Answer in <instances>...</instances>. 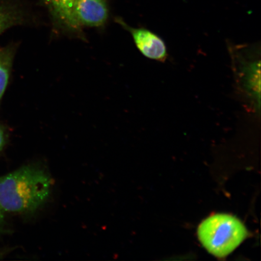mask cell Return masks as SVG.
Returning <instances> with one entry per match:
<instances>
[{
	"label": "cell",
	"mask_w": 261,
	"mask_h": 261,
	"mask_svg": "<svg viewBox=\"0 0 261 261\" xmlns=\"http://www.w3.org/2000/svg\"><path fill=\"white\" fill-rule=\"evenodd\" d=\"M51 187L50 176L41 166H22L0 177V205L8 213H34L47 201Z\"/></svg>",
	"instance_id": "1"
},
{
	"label": "cell",
	"mask_w": 261,
	"mask_h": 261,
	"mask_svg": "<svg viewBox=\"0 0 261 261\" xmlns=\"http://www.w3.org/2000/svg\"><path fill=\"white\" fill-rule=\"evenodd\" d=\"M198 236L208 252L223 258L243 242L247 230L238 218L230 215L216 214L202 222L198 228Z\"/></svg>",
	"instance_id": "2"
},
{
	"label": "cell",
	"mask_w": 261,
	"mask_h": 261,
	"mask_svg": "<svg viewBox=\"0 0 261 261\" xmlns=\"http://www.w3.org/2000/svg\"><path fill=\"white\" fill-rule=\"evenodd\" d=\"M240 54L233 57L237 81L244 95L252 103L254 110L260 109V60L252 54Z\"/></svg>",
	"instance_id": "3"
},
{
	"label": "cell",
	"mask_w": 261,
	"mask_h": 261,
	"mask_svg": "<svg viewBox=\"0 0 261 261\" xmlns=\"http://www.w3.org/2000/svg\"><path fill=\"white\" fill-rule=\"evenodd\" d=\"M117 22L132 34L136 47L141 54L151 60L164 62L168 57L167 48L164 41L158 35L145 28H134L121 19Z\"/></svg>",
	"instance_id": "4"
},
{
	"label": "cell",
	"mask_w": 261,
	"mask_h": 261,
	"mask_svg": "<svg viewBox=\"0 0 261 261\" xmlns=\"http://www.w3.org/2000/svg\"><path fill=\"white\" fill-rule=\"evenodd\" d=\"M109 14L106 0H76L74 17L77 32L86 27H100L106 24Z\"/></svg>",
	"instance_id": "5"
},
{
	"label": "cell",
	"mask_w": 261,
	"mask_h": 261,
	"mask_svg": "<svg viewBox=\"0 0 261 261\" xmlns=\"http://www.w3.org/2000/svg\"><path fill=\"white\" fill-rule=\"evenodd\" d=\"M52 19L59 27L77 32L74 17L76 0H44Z\"/></svg>",
	"instance_id": "6"
},
{
	"label": "cell",
	"mask_w": 261,
	"mask_h": 261,
	"mask_svg": "<svg viewBox=\"0 0 261 261\" xmlns=\"http://www.w3.org/2000/svg\"><path fill=\"white\" fill-rule=\"evenodd\" d=\"M24 9L15 1L0 2V35L15 25L23 23Z\"/></svg>",
	"instance_id": "7"
},
{
	"label": "cell",
	"mask_w": 261,
	"mask_h": 261,
	"mask_svg": "<svg viewBox=\"0 0 261 261\" xmlns=\"http://www.w3.org/2000/svg\"><path fill=\"white\" fill-rule=\"evenodd\" d=\"M12 59V53L11 50L0 54V99L8 86Z\"/></svg>",
	"instance_id": "8"
},
{
	"label": "cell",
	"mask_w": 261,
	"mask_h": 261,
	"mask_svg": "<svg viewBox=\"0 0 261 261\" xmlns=\"http://www.w3.org/2000/svg\"><path fill=\"white\" fill-rule=\"evenodd\" d=\"M5 142V133L2 127L0 126V151H2Z\"/></svg>",
	"instance_id": "9"
},
{
	"label": "cell",
	"mask_w": 261,
	"mask_h": 261,
	"mask_svg": "<svg viewBox=\"0 0 261 261\" xmlns=\"http://www.w3.org/2000/svg\"><path fill=\"white\" fill-rule=\"evenodd\" d=\"M5 212L4 211H3L1 205H0V229H1L2 227L3 226V225H4L5 222Z\"/></svg>",
	"instance_id": "10"
}]
</instances>
